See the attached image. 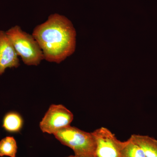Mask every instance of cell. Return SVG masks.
Segmentation results:
<instances>
[{
	"instance_id": "obj_7",
	"label": "cell",
	"mask_w": 157,
	"mask_h": 157,
	"mask_svg": "<svg viewBox=\"0 0 157 157\" xmlns=\"http://www.w3.org/2000/svg\"><path fill=\"white\" fill-rule=\"evenodd\" d=\"M132 140L141 147L146 157H157V140L146 135H132Z\"/></svg>"
},
{
	"instance_id": "obj_3",
	"label": "cell",
	"mask_w": 157,
	"mask_h": 157,
	"mask_svg": "<svg viewBox=\"0 0 157 157\" xmlns=\"http://www.w3.org/2000/svg\"><path fill=\"white\" fill-rule=\"evenodd\" d=\"M53 135L62 144L72 149L75 155L94 157L96 142L92 133L70 125L59 130Z\"/></svg>"
},
{
	"instance_id": "obj_10",
	"label": "cell",
	"mask_w": 157,
	"mask_h": 157,
	"mask_svg": "<svg viewBox=\"0 0 157 157\" xmlns=\"http://www.w3.org/2000/svg\"><path fill=\"white\" fill-rule=\"evenodd\" d=\"M17 146L14 137L7 136L0 141V157H16Z\"/></svg>"
},
{
	"instance_id": "obj_2",
	"label": "cell",
	"mask_w": 157,
	"mask_h": 157,
	"mask_svg": "<svg viewBox=\"0 0 157 157\" xmlns=\"http://www.w3.org/2000/svg\"><path fill=\"white\" fill-rule=\"evenodd\" d=\"M6 33L25 64L37 66L44 59L42 49L33 35L23 31L18 25L11 28Z\"/></svg>"
},
{
	"instance_id": "obj_4",
	"label": "cell",
	"mask_w": 157,
	"mask_h": 157,
	"mask_svg": "<svg viewBox=\"0 0 157 157\" xmlns=\"http://www.w3.org/2000/svg\"><path fill=\"white\" fill-rule=\"evenodd\" d=\"M73 114L61 104L51 105L39 124L43 133L54 134L61 129L70 125Z\"/></svg>"
},
{
	"instance_id": "obj_9",
	"label": "cell",
	"mask_w": 157,
	"mask_h": 157,
	"mask_svg": "<svg viewBox=\"0 0 157 157\" xmlns=\"http://www.w3.org/2000/svg\"><path fill=\"white\" fill-rule=\"evenodd\" d=\"M121 157H146L144 152L131 137L126 141H122Z\"/></svg>"
},
{
	"instance_id": "obj_1",
	"label": "cell",
	"mask_w": 157,
	"mask_h": 157,
	"mask_svg": "<svg viewBox=\"0 0 157 157\" xmlns=\"http://www.w3.org/2000/svg\"><path fill=\"white\" fill-rule=\"evenodd\" d=\"M33 36L42 49L44 59L59 64L75 52L76 31L70 20L57 13L37 25Z\"/></svg>"
},
{
	"instance_id": "obj_6",
	"label": "cell",
	"mask_w": 157,
	"mask_h": 157,
	"mask_svg": "<svg viewBox=\"0 0 157 157\" xmlns=\"http://www.w3.org/2000/svg\"><path fill=\"white\" fill-rule=\"evenodd\" d=\"M19 59L6 32L0 30V76L7 68H17Z\"/></svg>"
},
{
	"instance_id": "obj_8",
	"label": "cell",
	"mask_w": 157,
	"mask_h": 157,
	"mask_svg": "<svg viewBox=\"0 0 157 157\" xmlns=\"http://www.w3.org/2000/svg\"><path fill=\"white\" fill-rule=\"evenodd\" d=\"M2 127L6 132L11 134L19 133L23 125L21 116L16 111L6 113L3 119Z\"/></svg>"
},
{
	"instance_id": "obj_11",
	"label": "cell",
	"mask_w": 157,
	"mask_h": 157,
	"mask_svg": "<svg viewBox=\"0 0 157 157\" xmlns=\"http://www.w3.org/2000/svg\"><path fill=\"white\" fill-rule=\"evenodd\" d=\"M66 157H82L77 156H76V155H70V156H69Z\"/></svg>"
},
{
	"instance_id": "obj_5",
	"label": "cell",
	"mask_w": 157,
	"mask_h": 157,
	"mask_svg": "<svg viewBox=\"0 0 157 157\" xmlns=\"http://www.w3.org/2000/svg\"><path fill=\"white\" fill-rule=\"evenodd\" d=\"M92 134L96 142L94 157H121L122 141L109 129L101 127Z\"/></svg>"
}]
</instances>
